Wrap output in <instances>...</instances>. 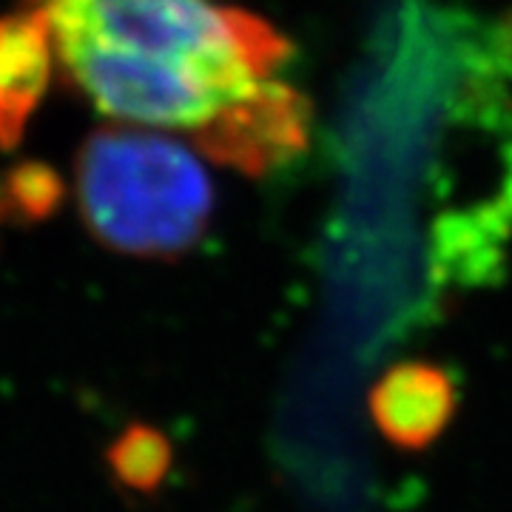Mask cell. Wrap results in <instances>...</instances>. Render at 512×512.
<instances>
[{"mask_svg": "<svg viewBox=\"0 0 512 512\" xmlns=\"http://www.w3.org/2000/svg\"><path fill=\"white\" fill-rule=\"evenodd\" d=\"M55 57L123 126L185 134L200 154L265 174L311 137V103L285 80L291 43L220 0H40Z\"/></svg>", "mask_w": 512, "mask_h": 512, "instance_id": "cell-1", "label": "cell"}, {"mask_svg": "<svg viewBox=\"0 0 512 512\" xmlns=\"http://www.w3.org/2000/svg\"><path fill=\"white\" fill-rule=\"evenodd\" d=\"M77 205L92 237L137 259H180L214 217L200 157L146 128L97 131L77 157Z\"/></svg>", "mask_w": 512, "mask_h": 512, "instance_id": "cell-2", "label": "cell"}, {"mask_svg": "<svg viewBox=\"0 0 512 512\" xmlns=\"http://www.w3.org/2000/svg\"><path fill=\"white\" fill-rule=\"evenodd\" d=\"M458 404V382L450 367L407 359L370 384L367 416L393 450L427 453L453 427Z\"/></svg>", "mask_w": 512, "mask_h": 512, "instance_id": "cell-3", "label": "cell"}, {"mask_svg": "<svg viewBox=\"0 0 512 512\" xmlns=\"http://www.w3.org/2000/svg\"><path fill=\"white\" fill-rule=\"evenodd\" d=\"M52 37L40 12L0 20V137L12 143L46 92Z\"/></svg>", "mask_w": 512, "mask_h": 512, "instance_id": "cell-4", "label": "cell"}, {"mask_svg": "<svg viewBox=\"0 0 512 512\" xmlns=\"http://www.w3.org/2000/svg\"><path fill=\"white\" fill-rule=\"evenodd\" d=\"M111 478L131 495H154L174 467V447L163 430L148 424H131L111 441Z\"/></svg>", "mask_w": 512, "mask_h": 512, "instance_id": "cell-5", "label": "cell"}]
</instances>
